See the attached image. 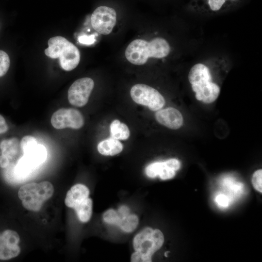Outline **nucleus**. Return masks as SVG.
I'll use <instances>...</instances> for the list:
<instances>
[{
  "label": "nucleus",
  "instance_id": "f257e3e1",
  "mask_svg": "<svg viewBox=\"0 0 262 262\" xmlns=\"http://www.w3.org/2000/svg\"><path fill=\"white\" fill-rule=\"evenodd\" d=\"M170 51V47L165 39L153 38L148 42L142 39L131 41L125 50V57L131 63L142 65L149 58L161 59L167 56Z\"/></svg>",
  "mask_w": 262,
  "mask_h": 262
},
{
  "label": "nucleus",
  "instance_id": "f03ea898",
  "mask_svg": "<svg viewBox=\"0 0 262 262\" xmlns=\"http://www.w3.org/2000/svg\"><path fill=\"white\" fill-rule=\"evenodd\" d=\"M48 46L45 50V54L51 58H59L60 65L64 70L71 71L79 64L81 55L79 49L64 37L50 38Z\"/></svg>",
  "mask_w": 262,
  "mask_h": 262
},
{
  "label": "nucleus",
  "instance_id": "7ed1b4c3",
  "mask_svg": "<svg viewBox=\"0 0 262 262\" xmlns=\"http://www.w3.org/2000/svg\"><path fill=\"white\" fill-rule=\"evenodd\" d=\"M164 242V236L161 230L147 227L135 236L133 246L135 251L151 259L153 254L162 247Z\"/></svg>",
  "mask_w": 262,
  "mask_h": 262
},
{
  "label": "nucleus",
  "instance_id": "20e7f679",
  "mask_svg": "<svg viewBox=\"0 0 262 262\" xmlns=\"http://www.w3.org/2000/svg\"><path fill=\"white\" fill-rule=\"evenodd\" d=\"M130 94L136 103L147 106L153 111L161 109L165 104V99L159 92L145 84L133 85L131 89Z\"/></svg>",
  "mask_w": 262,
  "mask_h": 262
},
{
  "label": "nucleus",
  "instance_id": "39448f33",
  "mask_svg": "<svg viewBox=\"0 0 262 262\" xmlns=\"http://www.w3.org/2000/svg\"><path fill=\"white\" fill-rule=\"evenodd\" d=\"M51 124L56 129L67 128L79 129L84 125V119L82 113L74 108H61L55 111L51 117Z\"/></svg>",
  "mask_w": 262,
  "mask_h": 262
},
{
  "label": "nucleus",
  "instance_id": "423d86ee",
  "mask_svg": "<svg viewBox=\"0 0 262 262\" xmlns=\"http://www.w3.org/2000/svg\"><path fill=\"white\" fill-rule=\"evenodd\" d=\"M116 22V13L114 9L101 6L96 8L91 17L92 27L98 33L110 34Z\"/></svg>",
  "mask_w": 262,
  "mask_h": 262
},
{
  "label": "nucleus",
  "instance_id": "0eeeda50",
  "mask_svg": "<svg viewBox=\"0 0 262 262\" xmlns=\"http://www.w3.org/2000/svg\"><path fill=\"white\" fill-rule=\"evenodd\" d=\"M94 87V81L90 78L84 77L76 80L68 91L69 103L76 107L84 106L88 101Z\"/></svg>",
  "mask_w": 262,
  "mask_h": 262
},
{
  "label": "nucleus",
  "instance_id": "6e6552de",
  "mask_svg": "<svg viewBox=\"0 0 262 262\" xmlns=\"http://www.w3.org/2000/svg\"><path fill=\"white\" fill-rule=\"evenodd\" d=\"M156 120L161 124L173 130L180 128L183 123L181 114L173 107L160 109L155 113Z\"/></svg>",
  "mask_w": 262,
  "mask_h": 262
},
{
  "label": "nucleus",
  "instance_id": "1a4fd4ad",
  "mask_svg": "<svg viewBox=\"0 0 262 262\" xmlns=\"http://www.w3.org/2000/svg\"><path fill=\"white\" fill-rule=\"evenodd\" d=\"M89 189L82 184L73 185L67 192L65 200L66 206L74 208L78 204L88 197Z\"/></svg>",
  "mask_w": 262,
  "mask_h": 262
},
{
  "label": "nucleus",
  "instance_id": "9d476101",
  "mask_svg": "<svg viewBox=\"0 0 262 262\" xmlns=\"http://www.w3.org/2000/svg\"><path fill=\"white\" fill-rule=\"evenodd\" d=\"M24 156L35 167L43 163L47 157V151L42 144L36 143L23 151Z\"/></svg>",
  "mask_w": 262,
  "mask_h": 262
},
{
  "label": "nucleus",
  "instance_id": "9b49d317",
  "mask_svg": "<svg viewBox=\"0 0 262 262\" xmlns=\"http://www.w3.org/2000/svg\"><path fill=\"white\" fill-rule=\"evenodd\" d=\"M188 80L192 84H196L203 82L212 81L209 69L205 65L198 63L194 65L189 71Z\"/></svg>",
  "mask_w": 262,
  "mask_h": 262
},
{
  "label": "nucleus",
  "instance_id": "f8f14e48",
  "mask_svg": "<svg viewBox=\"0 0 262 262\" xmlns=\"http://www.w3.org/2000/svg\"><path fill=\"white\" fill-rule=\"evenodd\" d=\"M97 148L99 153L103 155L114 156L122 151L123 146L118 140L111 137L99 142Z\"/></svg>",
  "mask_w": 262,
  "mask_h": 262
},
{
  "label": "nucleus",
  "instance_id": "ddd939ff",
  "mask_svg": "<svg viewBox=\"0 0 262 262\" xmlns=\"http://www.w3.org/2000/svg\"><path fill=\"white\" fill-rule=\"evenodd\" d=\"M35 168L24 156L21 157L13 166L16 182L24 180Z\"/></svg>",
  "mask_w": 262,
  "mask_h": 262
},
{
  "label": "nucleus",
  "instance_id": "4468645a",
  "mask_svg": "<svg viewBox=\"0 0 262 262\" xmlns=\"http://www.w3.org/2000/svg\"><path fill=\"white\" fill-rule=\"evenodd\" d=\"M220 88L212 82L207 86L196 93L195 97L199 101L210 103L214 101L220 94Z\"/></svg>",
  "mask_w": 262,
  "mask_h": 262
},
{
  "label": "nucleus",
  "instance_id": "2eb2a0df",
  "mask_svg": "<svg viewBox=\"0 0 262 262\" xmlns=\"http://www.w3.org/2000/svg\"><path fill=\"white\" fill-rule=\"evenodd\" d=\"M20 148L19 140L15 137L4 139L0 143L1 154L12 160L18 153Z\"/></svg>",
  "mask_w": 262,
  "mask_h": 262
},
{
  "label": "nucleus",
  "instance_id": "dca6fc26",
  "mask_svg": "<svg viewBox=\"0 0 262 262\" xmlns=\"http://www.w3.org/2000/svg\"><path fill=\"white\" fill-rule=\"evenodd\" d=\"M110 135L116 140H126L130 136V131L125 124L115 119L110 125Z\"/></svg>",
  "mask_w": 262,
  "mask_h": 262
},
{
  "label": "nucleus",
  "instance_id": "f3484780",
  "mask_svg": "<svg viewBox=\"0 0 262 262\" xmlns=\"http://www.w3.org/2000/svg\"><path fill=\"white\" fill-rule=\"evenodd\" d=\"M92 204V199L88 197L74 208L79 219L82 222H87L91 218Z\"/></svg>",
  "mask_w": 262,
  "mask_h": 262
},
{
  "label": "nucleus",
  "instance_id": "a211bd4d",
  "mask_svg": "<svg viewBox=\"0 0 262 262\" xmlns=\"http://www.w3.org/2000/svg\"><path fill=\"white\" fill-rule=\"evenodd\" d=\"M54 188L50 182L42 181L37 183L36 194L33 197H36L44 202L52 196Z\"/></svg>",
  "mask_w": 262,
  "mask_h": 262
},
{
  "label": "nucleus",
  "instance_id": "6ab92c4d",
  "mask_svg": "<svg viewBox=\"0 0 262 262\" xmlns=\"http://www.w3.org/2000/svg\"><path fill=\"white\" fill-rule=\"evenodd\" d=\"M20 248L17 245H13L3 243L0 244V260H7L17 256Z\"/></svg>",
  "mask_w": 262,
  "mask_h": 262
},
{
  "label": "nucleus",
  "instance_id": "aec40b11",
  "mask_svg": "<svg viewBox=\"0 0 262 262\" xmlns=\"http://www.w3.org/2000/svg\"><path fill=\"white\" fill-rule=\"evenodd\" d=\"M139 219L135 214H129L121 219L118 226L126 232H132L137 228Z\"/></svg>",
  "mask_w": 262,
  "mask_h": 262
},
{
  "label": "nucleus",
  "instance_id": "412c9836",
  "mask_svg": "<svg viewBox=\"0 0 262 262\" xmlns=\"http://www.w3.org/2000/svg\"><path fill=\"white\" fill-rule=\"evenodd\" d=\"M37 183L32 182L21 186L18 192V196L21 200L34 196L36 193Z\"/></svg>",
  "mask_w": 262,
  "mask_h": 262
},
{
  "label": "nucleus",
  "instance_id": "4be33fe9",
  "mask_svg": "<svg viewBox=\"0 0 262 262\" xmlns=\"http://www.w3.org/2000/svg\"><path fill=\"white\" fill-rule=\"evenodd\" d=\"M43 203V201L35 197H29L22 200V204L24 208L33 212L39 211Z\"/></svg>",
  "mask_w": 262,
  "mask_h": 262
},
{
  "label": "nucleus",
  "instance_id": "5701e85b",
  "mask_svg": "<svg viewBox=\"0 0 262 262\" xmlns=\"http://www.w3.org/2000/svg\"><path fill=\"white\" fill-rule=\"evenodd\" d=\"M2 243L16 245H17L20 241L18 233L12 230H6L1 235Z\"/></svg>",
  "mask_w": 262,
  "mask_h": 262
},
{
  "label": "nucleus",
  "instance_id": "b1692460",
  "mask_svg": "<svg viewBox=\"0 0 262 262\" xmlns=\"http://www.w3.org/2000/svg\"><path fill=\"white\" fill-rule=\"evenodd\" d=\"M103 219L105 222L118 226L121 218L117 212L113 209H109L103 214Z\"/></svg>",
  "mask_w": 262,
  "mask_h": 262
},
{
  "label": "nucleus",
  "instance_id": "393cba45",
  "mask_svg": "<svg viewBox=\"0 0 262 262\" xmlns=\"http://www.w3.org/2000/svg\"><path fill=\"white\" fill-rule=\"evenodd\" d=\"M10 65V61L8 55L3 50H0V77L6 74Z\"/></svg>",
  "mask_w": 262,
  "mask_h": 262
},
{
  "label": "nucleus",
  "instance_id": "a878e982",
  "mask_svg": "<svg viewBox=\"0 0 262 262\" xmlns=\"http://www.w3.org/2000/svg\"><path fill=\"white\" fill-rule=\"evenodd\" d=\"M175 175V171L168 167L164 162H162L158 175L160 179L163 180H168L173 178Z\"/></svg>",
  "mask_w": 262,
  "mask_h": 262
},
{
  "label": "nucleus",
  "instance_id": "bb28decb",
  "mask_svg": "<svg viewBox=\"0 0 262 262\" xmlns=\"http://www.w3.org/2000/svg\"><path fill=\"white\" fill-rule=\"evenodd\" d=\"M162 162H156L147 165L145 169L146 175L151 178H154L157 176L162 165Z\"/></svg>",
  "mask_w": 262,
  "mask_h": 262
},
{
  "label": "nucleus",
  "instance_id": "cd10ccee",
  "mask_svg": "<svg viewBox=\"0 0 262 262\" xmlns=\"http://www.w3.org/2000/svg\"><path fill=\"white\" fill-rule=\"evenodd\" d=\"M252 182L254 188L258 191L262 193V170L259 169L253 174Z\"/></svg>",
  "mask_w": 262,
  "mask_h": 262
},
{
  "label": "nucleus",
  "instance_id": "c85d7f7f",
  "mask_svg": "<svg viewBox=\"0 0 262 262\" xmlns=\"http://www.w3.org/2000/svg\"><path fill=\"white\" fill-rule=\"evenodd\" d=\"M237 0H206L209 8L213 11L221 9L227 2L235 1Z\"/></svg>",
  "mask_w": 262,
  "mask_h": 262
},
{
  "label": "nucleus",
  "instance_id": "c756f323",
  "mask_svg": "<svg viewBox=\"0 0 262 262\" xmlns=\"http://www.w3.org/2000/svg\"><path fill=\"white\" fill-rule=\"evenodd\" d=\"M38 143L36 139L30 135L25 136L22 138L20 143V148L24 151L32 145Z\"/></svg>",
  "mask_w": 262,
  "mask_h": 262
},
{
  "label": "nucleus",
  "instance_id": "7c9ffc66",
  "mask_svg": "<svg viewBox=\"0 0 262 262\" xmlns=\"http://www.w3.org/2000/svg\"><path fill=\"white\" fill-rule=\"evenodd\" d=\"M131 262H151L152 260L141 252L135 251L131 256Z\"/></svg>",
  "mask_w": 262,
  "mask_h": 262
},
{
  "label": "nucleus",
  "instance_id": "2f4dec72",
  "mask_svg": "<svg viewBox=\"0 0 262 262\" xmlns=\"http://www.w3.org/2000/svg\"><path fill=\"white\" fill-rule=\"evenodd\" d=\"M215 201L219 206L225 207L229 204V197L225 195L219 194L215 198Z\"/></svg>",
  "mask_w": 262,
  "mask_h": 262
},
{
  "label": "nucleus",
  "instance_id": "473e14b6",
  "mask_svg": "<svg viewBox=\"0 0 262 262\" xmlns=\"http://www.w3.org/2000/svg\"><path fill=\"white\" fill-rule=\"evenodd\" d=\"M164 163L166 166L174 171L179 170L180 166V161L176 159H170Z\"/></svg>",
  "mask_w": 262,
  "mask_h": 262
},
{
  "label": "nucleus",
  "instance_id": "72a5a7b5",
  "mask_svg": "<svg viewBox=\"0 0 262 262\" xmlns=\"http://www.w3.org/2000/svg\"><path fill=\"white\" fill-rule=\"evenodd\" d=\"M117 212L121 219L130 214V209L125 205L121 206Z\"/></svg>",
  "mask_w": 262,
  "mask_h": 262
},
{
  "label": "nucleus",
  "instance_id": "f704fd0d",
  "mask_svg": "<svg viewBox=\"0 0 262 262\" xmlns=\"http://www.w3.org/2000/svg\"><path fill=\"white\" fill-rule=\"evenodd\" d=\"M8 130V126L4 117L0 114V134L5 133Z\"/></svg>",
  "mask_w": 262,
  "mask_h": 262
},
{
  "label": "nucleus",
  "instance_id": "c9c22d12",
  "mask_svg": "<svg viewBox=\"0 0 262 262\" xmlns=\"http://www.w3.org/2000/svg\"><path fill=\"white\" fill-rule=\"evenodd\" d=\"M11 161L7 157L1 154L0 155V167L6 168L10 165Z\"/></svg>",
  "mask_w": 262,
  "mask_h": 262
},
{
  "label": "nucleus",
  "instance_id": "e433bc0d",
  "mask_svg": "<svg viewBox=\"0 0 262 262\" xmlns=\"http://www.w3.org/2000/svg\"><path fill=\"white\" fill-rule=\"evenodd\" d=\"M79 41L82 44H91L94 42V37L93 35L81 36L79 38Z\"/></svg>",
  "mask_w": 262,
  "mask_h": 262
},
{
  "label": "nucleus",
  "instance_id": "4c0bfd02",
  "mask_svg": "<svg viewBox=\"0 0 262 262\" xmlns=\"http://www.w3.org/2000/svg\"><path fill=\"white\" fill-rule=\"evenodd\" d=\"M169 253V251H166L164 253V255L165 257H167V254Z\"/></svg>",
  "mask_w": 262,
  "mask_h": 262
},
{
  "label": "nucleus",
  "instance_id": "58836bf2",
  "mask_svg": "<svg viewBox=\"0 0 262 262\" xmlns=\"http://www.w3.org/2000/svg\"><path fill=\"white\" fill-rule=\"evenodd\" d=\"M2 243L1 235L0 234V244Z\"/></svg>",
  "mask_w": 262,
  "mask_h": 262
}]
</instances>
